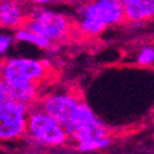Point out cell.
Listing matches in <instances>:
<instances>
[{"label": "cell", "instance_id": "16", "mask_svg": "<svg viewBox=\"0 0 154 154\" xmlns=\"http://www.w3.org/2000/svg\"><path fill=\"white\" fill-rule=\"evenodd\" d=\"M29 2L34 5H44V4H49L53 2H56V0H29Z\"/></svg>", "mask_w": 154, "mask_h": 154}, {"label": "cell", "instance_id": "14", "mask_svg": "<svg viewBox=\"0 0 154 154\" xmlns=\"http://www.w3.org/2000/svg\"><path fill=\"white\" fill-rule=\"evenodd\" d=\"M11 42H12L11 37H9V35H0V54H4L9 49Z\"/></svg>", "mask_w": 154, "mask_h": 154}, {"label": "cell", "instance_id": "12", "mask_svg": "<svg viewBox=\"0 0 154 154\" xmlns=\"http://www.w3.org/2000/svg\"><path fill=\"white\" fill-rule=\"evenodd\" d=\"M109 140L106 137L103 138H97V140H89L86 142H80L79 143V149L82 152H91L94 149H99V148H104L109 144Z\"/></svg>", "mask_w": 154, "mask_h": 154}, {"label": "cell", "instance_id": "13", "mask_svg": "<svg viewBox=\"0 0 154 154\" xmlns=\"http://www.w3.org/2000/svg\"><path fill=\"white\" fill-rule=\"evenodd\" d=\"M137 61L141 65H149L154 61V49L150 47H146L144 49H142V51L138 55Z\"/></svg>", "mask_w": 154, "mask_h": 154}, {"label": "cell", "instance_id": "18", "mask_svg": "<svg viewBox=\"0 0 154 154\" xmlns=\"http://www.w3.org/2000/svg\"><path fill=\"white\" fill-rule=\"evenodd\" d=\"M3 69H4V60L0 59V75H2V72H3Z\"/></svg>", "mask_w": 154, "mask_h": 154}, {"label": "cell", "instance_id": "11", "mask_svg": "<svg viewBox=\"0 0 154 154\" xmlns=\"http://www.w3.org/2000/svg\"><path fill=\"white\" fill-rule=\"evenodd\" d=\"M16 39L17 41H21V42H29L37 47L39 48H43V49H49L51 47V42L47 38L39 35V34H35L28 29H25V28H21L16 33Z\"/></svg>", "mask_w": 154, "mask_h": 154}, {"label": "cell", "instance_id": "20", "mask_svg": "<svg viewBox=\"0 0 154 154\" xmlns=\"http://www.w3.org/2000/svg\"><path fill=\"white\" fill-rule=\"evenodd\" d=\"M18 2H21V0H18Z\"/></svg>", "mask_w": 154, "mask_h": 154}, {"label": "cell", "instance_id": "6", "mask_svg": "<svg viewBox=\"0 0 154 154\" xmlns=\"http://www.w3.org/2000/svg\"><path fill=\"white\" fill-rule=\"evenodd\" d=\"M28 104L8 98L0 103V141L22 137L27 130Z\"/></svg>", "mask_w": 154, "mask_h": 154}, {"label": "cell", "instance_id": "3", "mask_svg": "<svg viewBox=\"0 0 154 154\" xmlns=\"http://www.w3.org/2000/svg\"><path fill=\"white\" fill-rule=\"evenodd\" d=\"M21 28L39 34L50 42H59L70 35L73 26L72 21L66 16L37 8L33 9L29 15H26Z\"/></svg>", "mask_w": 154, "mask_h": 154}, {"label": "cell", "instance_id": "17", "mask_svg": "<svg viewBox=\"0 0 154 154\" xmlns=\"http://www.w3.org/2000/svg\"><path fill=\"white\" fill-rule=\"evenodd\" d=\"M67 3H81V4H85V3H88V2H92V0H65Z\"/></svg>", "mask_w": 154, "mask_h": 154}, {"label": "cell", "instance_id": "2", "mask_svg": "<svg viewBox=\"0 0 154 154\" xmlns=\"http://www.w3.org/2000/svg\"><path fill=\"white\" fill-rule=\"evenodd\" d=\"M42 110L59 124L65 132L75 125L97 119L91 108L67 94H53L44 99Z\"/></svg>", "mask_w": 154, "mask_h": 154}, {"label": "cell", "instance_id": "9", "mask_svg": "<svg viewBox=\"0 0 154 154\" xmlns=\"http://www.w3.org/2000/svg\"><path fill=\"white\" fill-rule=\"evenodd\" d=\"M125 21H147L154 17V0H128L124 5Z\"/></svg>", "mask_w": 154, "mask_h": 154}, {"label": "cell", "instance_id": "8", "mask_svg": "<svg viewBox=\"0 0 154 154\" xmlns=\"http://www.w3.org/2000/svg\"><path fill=\"white\" fill-rule=\"evenodd\" d=\"M0 26L8 28H21L26 15L18 0H0Z\"/></svg>", "mask_w": 154, "mask_h": 154}, {"label": "cell", "instance_id": "1", "mask_svg": "<svg viewBox=\"0 0 154 154\" xmlns=\"http://www.w3.org/2000/svg\"><path fill=\"white\" fill-rule=\"evenodd\" d=\"M81 21L79 29L87 35H98L108 26L125 21L124 5L120 0H92L79 8Z\"/></svg>", "mask_w": 154, "mask_h": 154}, {"label": "cell", "instance_id": "15", "mask_svg": "<svg viewBox=\"0 0 154 154\" xmlns=\"http://www.w3.org/2000/svg\"><path fill=\"white\" fill-rule=\"evenodd\" d=\"M8 99V86L0 75V103Z\"/></svg>", "mask_w": 154, "mask_h": 154}, {"label": "cell", "instance_id": "7", "mask_svg": "<svg viewBox=\"0 0 154 154\" xmlns=\"http://www.w3.org/2000/svg\"><path fill=\"white\" fill-rule=\"evenodd\" d=\"M67 137L73 138L77 142H86L89 140L103 138L106 136V128L97 118L91 121H85L75 125L70 130L66 131Z\"/></svg>", "mask_w": 154, "mask_h": 154}, {"label": "cell", "instance_id": "10", "mask_svg": "<svg viewBox=\"0 0 154 154\" xmlns=\"http://www.w3.org/2000/svg\"><path fill=\"white\" fill-rule=\"evenodd\" d=\"M37 92H38L37 85H27L16 88L8 87V98L29 104L37 97Z\"/></svg>", "mask_w": 154, "mask_h": 154}, {"label": "cell", "instance_id": "19", "mask_svg": "<svg viewBox=\"0 0 154 154\" xmlns=\"http://www.w3.org/2000/svg\"><path fill=\"white\" fill-rule=\"evenodd\" d=\"M0 9H2V3H0Z\"/></svg>", "mask_w": 154, "mask_h": 154}, {"label": "cell", "instance_id": "4", "mask_svg": "<svg viewBox=\"0 0 154 154\" xmlns=\"http://www.w3.org/2000/svg\"><path fill=\"white\" fill-rule=\"evenodd\" d=\"M48 60L38 61L33 59H10L4 61L2 77L10 88L22 87L27 85H38L44 80L50 69Z\"/></svg>", "mask_w": 154, "mask_h": 154}, {"label": "cell", "instance_id": "5", "mask_svg": "<svg viewBox=\"0 0 154 154\" xmlns=\"http://www.w3.org/2000/svg\"><path fill=\"white\" fill-rule=\"evenodd\" d=\"M26 132L37 143L44 146H60L69 138L65 130L42 109L28 112Z\"/></svg>", "mask_w": 154, "mask_h": 154}]
</instances>
